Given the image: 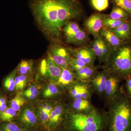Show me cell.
Instances as JSON below:
<instances>
[{
  "label": "cell",
  "instance_id": "30",
  "mask_svg": "<svg viewBox=\"0 0 131 131\" xmlns=\"http://www.w3.org/2000/svg\"><path fill=\"white\" fill-rule=\"evenodd\" d=\"M15 90L16 91L23 89L26 84L27 78L25 75H19L15 78Z\"/></svg>",
  "mask_w": 131,
  "mask_h": 131
},
{
  "label": "cell",
  "instance_id": "31",
  "mask_svg": "<svg viewBox=\"0 0 131 131\" xmlns=\"http://www.w3.org/2000/svg\"><path fill=\"white\" fill-rule=\"evenodd\" d=\"M70 65L76 71L81 69L85 66H86V64L81 59L77 58H71L70 62Z\"/></svg>",
  "mask_w": 131,
  "mask_h": 131
},
{
  "label": "cell",
  "instance_id": "34",
  "mask_svg": "<svg viewBox=\"0 0 131 131\" xmlns=\"http://www.w3.org/2000/svg\"><path fill=\"white\" fill-rule=\"evenodd\" d=\"M7 96L0 92V112H3L8 107Z\"/></svg>",
  "mask_w": 131,
  "mask_h": 131
},
{
  "label": "cell",
  "instance_id": "16",
  "mask_svg": "<svg viewBox=\"0 0 131 131\" xmlns=\"http://www.w3.org/2000/svg\"><path fill=\"white\" fill-rule=\"evenodd\" d=\"M100 32L108 43L113 47H117L121 44V39L111 29L104 28L102 29Z\"/></svg>",
  "mask_w": 131,
  "mask_h": 131
},
{
  "label": "cell",
  "instance_id": "7",
  "mask_svg": "<svg viewBox=\"0 0 131 131\" xmlns=\"http://www.w3.org/2000/svg\"><path fill=\"white\" fill-rule=\"evenodd\" d=\"M105 15L100 14H95L91 15L85 21V26L91 34L97 37L103 26Z\"/></svg>",
  "mask_w": 131,
  "mask_h": 131
},
{
  "label": "cell",
  "instance_id": "3",
  "mask_svg": "<svg viewBox=\"0 0 131 131\" xmlns=\"http://www.w3.org/2000/svg\"><path fill=\"white\" fill-rule=\"evenodd\" d=\"M70 117L71 125L75 131H100L102 128V117L94 108L88 113L71 114Z\"/></svg>",
  "mask_w": 131,
  "mask_h": 131
},
{
  "label": "cell",
  "instance_id": "20",
  "mask_svg": "<svg viewBox=\"0 0 131 131\" xmlns=\"http://www.w3.org/2000/svg\"><path fill=\"white\" fill-rule=\"evenodd\" d=\"M111 30L121 39H125L129 38L130 34L131 26L126 22L117 28Z\"/></svg>",
  "mask_w": 131,
  "mask_h": 131
},
{
  "label": "cell",
  "instance_id": "13",
  "mask_svg": "<svg viewBox=\"0 0 131 131\" xmlns=\"http://www.w3.org/2000/svg\"><path fill=\"white\" fill-rule=\"evenodd\" d=\"M75 75L69 68H63L56 84L61 86H66L71 84L74 79Z\"/></svg>",
  "mask_w": 131,
  "mask_h": 131
},
{
  "label": "cell",
  "instance_id": "14",
  "mask_svg": "<svg viewBox=\"0 0 131 131\" xmlns=\"http://www.w3.org/2000/svg\"><path fill=\"white\" fill-rule=\"evenodd\" d=\"M64 112V107L62 105H58L54 107L50 114V125L55 126L58 125L62 120Z\"/></svg>",
  "mask_w": 131,
  "mask_h": 131
},
{
  "label": "cell",
  "instance_id": "8",
  "mask_svg": "<svg viewBox=\"0 0 131 131\" xmlns=\"http://www.w3.org/2000/svg\"><path fill=\"white\" fill-rule=\"evenodd\" d=\"M70 94L74 99H88L91 94L90 88L86 82L81 81L73 86L71 89Z\"/></svg>",
  "mask_w": 131,
  "mask_h": 131
},
{
  "label": "cell",
  "instance_id": "6",
  "mask_svg": "<svg viewBox=\"0 0 131 131\" xmlns=\"http://www.w3.org/2000/svg\"><path fill=\"white\" fill-rule=\"evenodd\" d=\"M48 55L56 64L62 68H69L71 60L67 49L64 47L56 44L52 45L49 48Z\"/></svg>",
  "mask_w": 131,
  "mask_h": 131
},
{
  "label": "cell",
  "instance_id": "22",
  "mask_svg": "<svg viewBox=\"0 0 131 131\" xmlns=\"http://www.w3.org/2000/svg\"><path fill=\"white\" fill-rule=\"evenodd\" d=\"M25 98L20 94H18L9 102V107L13 108L16 112L19 110L25 103Z\"/></svg>",
  "mask_w": 131,
  "mask_h": 131
},
{
  "label": "cell",
  "instance_id": "25",
  "mask_svg": "<svg viewBox=\"0 0 131 131\" xmlns=\"http://www.w3.org/2000/svg\"><path fill=\"white\" fill-rule=\"evenodd\" d=\"M127 16V12L119 7L113 8L109 18L112 19L118 20L125 19Z\"/></svg>",
  "mask_w": 131,
  "mask_h": 131
},
{
  "label": "cell",
  "instance_id": "9",
  "mask_svg": "<svg viewBox=\"0 0 131 131\" xmlns=\"http://www.w3.org/2000/svg\"><path fill=\"white\" fill-rule=\"evenodd\" d=\"M47 74L52 83L56 84L62 71V68L56 64L49 55L46 60Z\"/></svg>",
  "mask_w": 131,
  "mask_h": 131
},
{
  "label": "cell",
  "instance_id": "37",
  "mask_svg": "<svg viewBox=\"0 0 131 131\" xmlns=\"http://www.w3.org/2000/svg\"><path fill=\"white\" fill-rule=\"evenodd\" d=\"M40 71L42 74L46 75L47 74V67H46V60H43L42 61L40 65Z\"/></svg>",
  "mask_w": 131,
  "mask_h": 131
},
{
  "label": "cell",
  "instance_id": "1",
  "mask_svg": "<svg viewBox=\"0 0 131 131\" xmlns=\"http://www.w3.org/2000/svg\"><path fill=\"white\" fill-rule=\"evenodd\" d=\"M28 5L39 27L51 38L58 37L62 28L82 12L78 0H30Z\"/></svg>",
  "mask_w": 131,
  "mask_h": 131
},
{
  "label": "cell",
  "instance_id": "18",
  "mask_svg": "<svg viewBox=\"0 0 131 131\" xmlns=\"http://www.w3.org/2000/svg\"><path fill=\"white\" fill-rule=\"evenodd\" d=\"M20 118L21 122L28 126L34 125L37 121L35 113L28 108H25L22 111Z\"/></svg>",
  "mask_w": 131,
  "mask_h": 131
},
{
  "label": "cell",
  "instance_id": "27",
  "mask_svg": "<svg viewBox=\"0 0 131 131\" xmlns=\"http://www.w3.org/2000/svg\"><path fill=\"white\" fill-rule=\"evenodd\" d=\"M59 90L56 85L51 83L48 84L43 93V95L45 98H50L55 96L59 93Z\"/></svg>",
  "mask_w": 131,
  "mask_h": 131
},
{
  "label": "cell",
  "instance_id": "19",
  "mask_svg": "<svg viewBox=\"0 0 131 131\" xmlns=\"http://www.w3.org/2000/svg\"><path fill=\"white\" fill-rule=\"evenodd\" d=\"M17 69H15L4 78L3 82V89L7 92H12L15 90V78L16 76Z\"/></svg>",
  "mask_w": 131,
  "mask_h": 131
},
{
  "label": "cell",
  "instance_id": "36",
  "mask_svg": "<svg viewBox=\"0 0 131 131\" xmlns=\"http://www.w3.org/2000/svg\"><path fill=\"white\" fill-rule=\"evenodd\" d=\"M40 108L48 113L50 114L54 107H52L51 105H49L47 103H45L42 105V106H41Z\"/></svg>",
  "mask_w": 131,
  "mask_h": 131
},
{
  "label": "cell",
  "instance_id": "28",
  "mask_svg": "<svg viewBox=\"0 0 131 131\" xmlns=\"http://www.w3.org/2000/svg\"><path fill=\"white\" fill-rule=\"evenodd\" d=\"M0 131H22L18 125L13 122H2L0 125Z\"/></svg>",
  "mask_w": 131,
  "mask_h": 131
},
{
  "label": "cell",
  "instance_id": "5",
  "mask_svg": "<svg viewBox=\"0 0 131 131\" xmlns=\"http://www.w3.org/2000/svg\"><path fill=\"white\" fill-rule=\"evenodd\" d=\"M63 31L66 40L70 43L81 44L87 40L86 32L75 22H68L64 27Z\"/></svg>",
  "mask_w": 131,
  "mask_h": 131
},
{
  "label": "cell",
  "instance_id": "15",
  "mask_svg": "<svg viewBox=\"0 0 131 131\" xmlns=\"http://www.w3.org/2000/svg\"><path fill=\"white\" fill-rule=\"evenodd\" d=\"M95 69L93 66H86L76 71V76L80 81L86 82L91 80L95 75Z\"/></svg>",
  "mask_w": 131,
  "mask_h": 131
},
{
  "label": "cell",
  "instance_id": "23",
  "mask_svg": "<svg viewBox=\"0 0 131 131\" xmlns=\"http://www.w3.org/2000/svg\"><path fill=\"white\" fill-rule=\"evenodd\" d=\"M16 115L15 110L10 107H8L5 110L0 112V119L2 122H12Z\"/></svg>",
  "mask_w": 131,
  "mask_h": 131
},
{
  "label": "cell",
  "instance_id": "40",
  "mask_svg": "<svg viewBox=\"0 0 131 131\" xmlns=\"http://www.w3.org/2000/svg\"></svg>",
  "mask_w": 131,
  "mask_h": 131
},
{
  "label": "cell",
  "instance_id": "10",
  "mask_svg": "<svg viewBox=\"0 0 131 131\" xmlns=\"http://www.w3.org/2000/svg\"><path fill=\"white\" fill-rule=\"evenodd\" d=\"M75 58L81 59L88 66H93L95 60V56L92 50L83 48L75 50L73 52Z\"/></svg>",
  "mask_w": 131,
  "mask_h": 131
},
{
  "label": "cell",
  "instance_id": "29",
  "mask_svg": "<svg viewBox=\"0 0 131 131\" xmlns=\"http://www.w3.org/2000/svg\"><path fill=\"white\" fill-rule=\"evenodd\" d=\"M91 2L94 8L99 12L105 10L108 6V0H91Z\"/></svg>",
  "mask_w": 131,
  "mask_h": 131
},
{
  "label": "cell",
  "instance_id": "35",
  "mask_svg": "<svg viewBox=\"0 0 131 131\" xmlns=\"http://www.w3.org/2000/svg\"><path fill=\"white\" fill-rule=\"evenodd\" d=\"M39 115L40 119L43 123L49 121L50 119V114L48 113L39 107Z\"/></svg>",
  "mask_w": 131,
  "mask_h": 131
},
{
  "label": "cell",
  "instance_id": "39",
  "mask_svg": "<svg viewBox=\"0 0 131 131\" xmlns=\"http://www.w3.org/2000/svg\"><path fill=\"white\" fill-rule=\"evenodd\" d=\"M2 123V121H1V119H0V125H1V124Z\"/></svg>",
  "mask_w": 131,
  "mask_h": 131
},
{
  "label": "cell",
  "instance_id": "17",
  "mask_svg": "<svg viewBox=\"0 0 131 131\" xmlns=\"http://www.w3.org/2000/svg\"><path fill=\"white\" fill-rule=\"evenodd\" d=\"M73 108L78 113H88L93 109L88 99H75L73 103Z\"/></svg>",
  "mask_w": 131,
  "mask_h": 131
},
{
  "label": "cell",
  "instance_id": "26",
  "mask_svg": "<svg viewBox=\"0 0 131 131\" xmlns=\"http://www.w3.org/2000/svg\"><path fill=\"white\" fill-rule=\"evenodd\" d=\"M32 61H21L17 70L18 71L21 75H25L30 73L32 68Z\"/></svg>",
  "mask_w": 131,
  "mask_h": 131
},
{
  "label": "cell",
  "instance_id": "11",
  "mask_svg": "<svg viewBox=\"0 0 131 131\" xmlns=\"http://www.w3.org/2000/svg\"><path fill=\"white\" fill-rule=\"evenodd\" d=\"M119 80L117 77L108 76L105 86V93L108 98L112 100L117 94Z\"/></svg>",
  "mask_w": 131,
  "mask_h": 131
},
{
  "label": "cell",
  "instance_id": "12",
  "mask_svg": "<svg viewBox=\"0 0 131 131\" xmlns=\"http://www.w3.org/2000/svg\"><path fill=\"white\" fill-rule=\"evenodd\" d=\"M108 76L105 73H98L91 79V84L93 89L99 94L105 93L106 80Z\"/></svg>",
  "mask_w": 131,
  "mask_h": 131
},
{
  "label": "cell",
  "instance_id": "24",
  "mask_svg": "<svg viewBox=\"0 0 131 131\" xmlns=\"http://www.w3.org/2000/svg\"><path fill=\"white\" fill-rule=\"evenodd\" d=\"M126 22V19L114 20L106 17L103 20V26L107 27V28L113 29L117 28L122 24Z\"/></svg>",
  "mask_w": 131,
  "mask_h": 131
},
{
  "label": "cell",
  "instance_id": "2",
  "mask_svg": "<svg viewBox=\"0 0 131 131\" xmlns=\"http://www.w3.org/2000/svg\"><path fill=\"white\" fill-rule=\"evenodd\" d=\"M111 100L108 119L109 131H131V99L117 94Z\"/></svg>",
  "mask_w": 131,
  "mask_h": 131
},
{
  "label": "cell",
  "instance_id": "38",
  "mask_svg": "<svg viewBox=\"0 0 131 131\" xmlns=\"http://www.w3.org/2000/svg\"><path fill=\"white\" fill-rule=\"evenodd\" d=\"M126 88L128 93L131 99V78H128L127 80Z\"/></svg>",
  "mask_w": 131,
  "mask_h": 131
},
{
  "label": "cell",
  "instance_id": "21",
  "mask_svg": "<svg viewBox=\"0 0 131 131\" xmlns=\"http://www.w3.org/2000/svg\"><path fill=\"white\" fill-rule=\"evenodd\" d=\"M103 39L100 37H96L93 43L92 50L94 53L95 56H96L100 59V61L103 62L104 61L102 48V43Z\"/></svg>",
  "mask_w": 131,
  "mask_h": 131
},
{
  "label": "cell",
  "instance_id": "32",
  "mask_svg": "<svg viewBox=\"0 0 131 131\" xmlns=\"http://www.w3.org/2000/svg\"><path fill=\"white\" fill-rule=\"evenodd\" d=\"M39 93V91L35 86H31L24 91L23 95L28 99L33 100L35 99Z\"/></svg>",
  "mask_w": 131,
  "mask_h": 131
},
{
  "label": "cell",
  "instance_id": "4",
  "mask_svg": "<svg viewBox=\"0 0 131 131\" xmlns=\"http://www.w3.org/2000/svg\"><path fill=\"white\" fill-rule=\"evenodd\" d=\"M110 69L121 75L131 74V50L128 47L120 49L110 61Z\"/></svg>",
  "mask_w": 131,
  "mask_h": 131
},
{
  "label": "cell",
  "instance_id": "33",
  "mask_svg": "<svg viewBox=\"0 0 131 131\" xmlns=\"http://www.w3.org/2000/svg\"><path fill=\"white\" fill-rule=\"evenodd\" d=\"M114 1L118 6L131 13V0H114Z\"/></svg>",
  "mask_w": 131,
  "mask_h": 131
}]
</instances>
